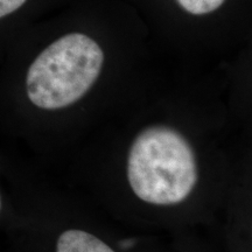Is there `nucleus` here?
<instances>
[{"label":"nucleus","mask_w":252,"mask_h":252,"mask_svg":"<svg viewBox=\"0 0 252 252\" xmlns=\"http://www.w3.org/2000/svg\"><path fill=\"white\" fill-rule=\"evenodd\" d=\"M56 252H115L105 242L81 229H68L59 236Z\"/></svg>","instance_id":"obj_3"},{"label":"nucleus","mask_w":252,"mask_h":252,"mask_svg":"<svg viewBox=\"0 0 252 252\" xmlns=\"http://www.w3.org/2000/svg\"><path fill=\"white\" fill-rule=\"evenodd\" d=\"M1 206H2V203H1V196H0V212H1Z\"/></svg>","instance_id":"obj_6"},{"label":"nucleus","mask_w":252,"mask_h":252,"mask_svg":"<svg viewBox=\"0 0 252 252\" xmlns=\"http://www.w3.org/2000/svg\"><path fill=\"white\" fill-rule=\"evenodd\" d=\"M25 2H26V0H0V18L13 13Z\"/></svg>","instance_id":"obj_5"},{"label":"nucleus","mask_w":252,"mask_h":252,"mask_svg":"<svg viewBox=\"0 0 252 252\" xmlns=\"http://www.w3.org/2000/svg\"><path fill=\"white\" fill-rule=\"evenodd\" d=\"M126 178L131 190L143 202L176 206L187 200L197 185L196 153L175 127L146 126L128 149Z\"/></svg>","instance_id":"obj_1"},{"label":"nucleus","mask_w":252,"mask_h":252,"mask_svg":"<svg viewBox=\"0 0 252 252\" xmlns=\"http://www.w3.org/2000/svg\"><path fill=\"white\" fill-rule=\"evenodd\" d=\"M225 0H178L185 11L194 15H202L216 11Z\"/></svg>","instance_id":"obj_4"},{"label":"nucleus","mask_w":252,"mask_h":252,"mask_svg":"<svg viewBox=\"0 0 252 252\" xmlns=\"http://www.w3.org/2000/svg\"><path fill=\"white\" fill-rule=\"evenodd\" d=\"M104 52L81 33L60 37L40 53L27 71L26 91L36 108L48 111L78 102L98 80Z\"/></svg>","instance_id":"obj_2"}]
</instances>
